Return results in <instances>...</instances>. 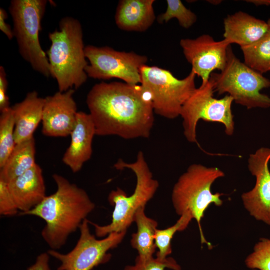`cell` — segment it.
Here are the masks:
<instances>
[{"label":"cell","instance_id":"obj_12","mask_svg":"<svg viewBox=\"0 0 270 270\" xmlns=\"http://www.w3.org/2000/svg\"><path fill=\"white\" fill-rule=\"evenodd\" d=\"M186 60L191 64L192 70L202 79L204 84L209 80L210 74L225 67L230 44L223 39L216 41L208 34H203L196 38H182L180 42Z\"/></svg>","mask_w":270,"mask_h":270},{"label":"cell","instance_id":"obj_18","mask_svg":"<svg viewBox=\"0 0 270 270\" xmlns=\"http://www.w3.org/2000/svg\"><path fill=\"white\" fill-rule=\"evenodd\" d=\"M44 98L33 90L24 98L11 106L14 120V139L17 144L34 136L42 122Z\"/></svg>","mask_w":270,"mask_h":270},{"label":"cell","instance_id":"obj_32","mask_svg":"<svg viewBox=\"0 0 270 270\" xmlns=\"http://www.w3.org/2000/svg\"><path fill=\"white\" fill-rule=\"evenodd\" d=\"M246 2L253 4L256 6H270V0H246Z\"/></svg>","mask_w":270,"mask_h":270},{"label":"cell","instance_id":"obj_11","mask_svg":"<svg viewBox=\"0 0 270 270\" xmlns=\"http://www.w3.org/2000/svg\"><path fill=\"white\" fill-rule=\"evenodd\" d=\"M88 220L85 219L80 227V236L74 248L64 254L50 250L48 253L60 262L57 270H91L108 261V252L116 248L126 232H112L103 239L98 240L91 234Z\"/></svg>","mask_w":270,"mask_h":270},{"label":"cell","instance_id":"obj_26","mask_svg":"<svg viewBox=\"0 0 270 270\" xmlns=\"http://www.w3.org/2000/svg\"><path fill=\"white\" fill-rule=\"evenodd\" d=\"M244 263L252 270H270V239L261 238L255 244L253 252L246 258Z\"/></svg>","mask_w":270,"mask_h":270},{"label":"cell","instance_id":"obj_20","mask_svg":"<svg viewBox=\"0 0 270 270\" xmlns=\"http://www.w3.org/2000/svg\"><path fill=\"white\" fill-rule=\"evenodd\" d=\"M35 154L34 136L16 144L0 168V180L8 183L32 168L36 164Z\"/></svg>","mask_w":270,"mask_h":270},{"label":"cell","instance_id":"obj_8","mask_svg":"<svg viewBox=\"0 0 270 270\" xmlns=\"http://www.w3.org/2000/svg\"><path fill=\"white\" fill-rule=\"evenodd\" d=\"M140 84L149 94L154 112L168 119L180 114L182 106L196 90V75L190 71L178 79L169 70L144 65L140 69Z\"/></svg>","mask_w":270,"mask_h":270},{"label":"cell","instance_id":"obj_24","mask_svg":"<svg viewBox=\"0 0 270 270\" xmlns=\"http://www.w3.org/2000/svg\"><path fill=\"white\" fill-rule=\"evenodd\" d=\"M16 144L14 139V120L11 106L0 112V168L5 163Z\"/></svg>","mask_w":270,"mask_h":270},{"label":"cell","instance_id":"obj_29","mask_svg":"<svg viewBox=\"0 0 270 270\" xmlns=\"http://www.w3.org/2000/svg\"><path fill=\"white\" fill-rule=\"evenodd\" d=\"M8 82L4 68L0 66V111L9 108L10 100L7 94Z\"/></svg>","mask_w":270,"mask_h":270},{"label":"cell","instance_id":"obj_28","mask_svg":"<svg viewBox=\"0 0 270 270\" xmlns=\"http://www.w3.org/2000/svg\"><path fill=\"white\" fill-rule=\"evenodd\" d=\"M18 209L8 189L7 183L0 180V214L12 216Z\"/></svg>","mask_w":270,"mask_h":270},{"label":"cell","instance_id":"obj_34","mask_svg":"<svg viewBox=\"0 0 270 270\" xmlns=\"http://www.w3.org/2000/svg\"></svg>","mask_w":270,"mask_h":270},{"label":"cell","instance_id":"obj_13","mask_svg":"<svg viewBox=\"0 0 270 270\" xmlns=\"http://www.w3.org/2000/svg\"><path fill=\"white\" fill-rule=\"evenodd\" d=\"M270 148L262 147L250 155L248 168L256 178L254 187L242 194L243 205L257 220L270 226Z\"/></svg>","mask_w":270,"mask_h":270},{"label":"cell","instance_id":"obj_15","mask_svg":"<svg viewBox=\"0 0 270 270\" xmlns=\"http://www.w3.org/2000/svg\"><path fill=\"white\" fill-rule=\"evenodd\" d=\"M95 135V126L90 114L78 112L75 126L70 134V144L62 158V162L73 172H79L90 158Z\"/></svg>","mask_w":270,"mask_h":270},{"label":"cell","instance_id":"obj_33","mask_svg":"<svg viewBox=\"0 0 270 270\" xmlns=\"http://www.w3.org/2000/svg\"><path fill=\"white\" fill-rule=\"evenodd\" d=\"M208 2L212 4L216 5L220 3L222 0H208Z\"/></svg>","mask_w":270,"mask_h":270},{"label":"cell","instance_id":"obj_23","mask_svg":"<svg viewBox=\"0 0 270 270\" xmlns=\"http://www.w3.org/2000/svg\"><path fill=\"white\" fill-rule=\"evenodd\" d=\"M192 216L185 213L180 216L177 222L172 226L165 229H156L154 234V244L158 251L156 257L166 258L172 252L171 241L176 232L184 230L192 220Z\"/></svg>","mask_w":270,"mask_h":270},{"label":"cell","instance_id":"obj_3","mask_svg":"<svg viewBox=\"0 0 270 270\" xmlns=\"http://www.w3.org/2000/svg\"><path fill=\"white\" fill-rule=\"evenodd\" d=\"M51 45L46 54L51 76L57 82L58 91L78 89L86 82L88 65L85 54L82 25L71 16L62 18L59 30L48 34Z\"/></svg>","mask_w":270,"mask_h":270},{"label":"cell","instance_id":"obj_19","mask_svg":"<svg viewBox=\"0 0 270 270\" xmlns=\"http://www.w3.org/2000/svg\"><path fill=\"white\" fill-rule=\"evenodd\" d=\"M154 2V0H120L114 16L116 26L126 31H146L156 19Z\"/></svg>","mask_w":270,"mask_h":270},{"label":"cell","instance_id":"obj_1","mask_svg":"<svg viewBox=\"0 0 270 270\" xmlns=\"http://www.w3.org/2000/svg\"><path fill=\"white\" fill-rule=\"evenodd\" d=\"M86 104L96 135L126 140L150 136L154 112L150 96L140 84H96L88 92Z\"/></svg>","mask_w":270,"mask_h":270},{"label":"cell","instance_id":"obj_17","mask_svg":"<svg viewBox=\"0 0 270 270\" xmlns=\"http://www.w3.org/2000/svg\"><path fill=\"white\" fill-rule=\"evenodd\" d=\"M224 40L230 44L240 47L250 45L260 39L268 29L267 22L248 13L238 11L224 20Z\"/></svg>","mask_w":270,"mask_h":270},{"label":"cell","instance_id":"obj_10","mask_svg":"<svg viewBox=\"0 0 270 270\" xmlns=\"http://www.w3.org/2000/svg\"><path fill=\"white\" fill-rule=\"evenodd\" d=\"M84 50L90 62L86 68L88 76L99 80L116 78L128 84H140V69L148 62L146 56L108 46L88 45Z\"/></svg>","mask_w":270,"mask_h":270},{"label":"cell","instance_id":"obj_7","mask_svg":"<svg viewBox=\"0 0 270 270\" xmlns=\"http://www.w3.org/2000/svg\"><path fill=\"white\" fill-rule=\"evenodd\" d=\"M48 2L46 0H12L8 10L20 54L34 70L48 78L51 76L50 66L39 40Z\"/></svg>","mask_w":270,"mask_h":270},{"label":"cell","instance_id":"obj_30","mask_svg":"<svg viewBox=\"0 0 270 270\" xmlns=\"http://www.w3.org/2000/svg\"><path fill=\"white\" fill-rule=\"evenodd\" d=\"M50 255L47 252H43L39 254L36 262L26 270H50L49 266Z\"/></svg>","mask_w":270,"mask_h":270},{"label":"cell","instance_id":"obj_14","mask_svg":"<svg viewBox=\"0 0 270 270\" xmlns=\"http://www.w3.org/2000/svg\"><path fill=\"white\" fill-rule=\"evenodd\" d=\"M74 93V90L72 88L44 98L42 120L44 135L66 137L70 134L78 112Z\"/></svg>","mask_w":270,"mask_h":270},{"label":"cell","instance_id":"obj_21","mask_svg":"<svg viewBox=\"0 0 270 270\" xmlns=\"http://www.w3.org/2000/svg\"><path fill=\"white\" fill-rule=\"evenodd\" d=\"M144 208L141 207L134 214V222L136 224L137 231L132 234L130 244L138 251V256L148 258L153 256L156 252L154 237L158 222L146 215Z\"/></svg>","mask_w":270,"mask_h":270},{"label":"cell","instance_id":"obj_5","mask_svg":"<svg viewBox=\"0 0 270 270\" xmlns=\"http://www.w3.org/2000/svg\"><path fill=\"white\" fill-rule=\"evenodd\" d=\"M224 173L217 167H207L201 164L190 166L174 184L172 201L176 212L180 216L190 214L197 222L202 244L211 246L206 240L201 226V220L206 208L211 204L220 206L223 194L211 190L212 184Z\"/></svg>","mask_w":270,"mask_h":270},{"label":"cell","instance_id":"obj_9","mask_svg":"<svg viewBox=\"0 0 270 270\" xmlns=\"http://www.w3.org/2000/svg\"><path fill=\"white\" fill-rule=\"evenodd\" d=\"M214 83L210 78L205 84L196 88L182 106L184 134L190 142L196 143V128L200 120L223 124L228 136L232 135L234 123L232 110L233 98L226 95L220 99L214 98Z\"/></svg>","mask_w":270,"mask_h":270},{"label":"cell","instance_id":"obj_16","mask_svg":"<svg viewBox=\"0 0 270 270\" xmlns=\"http://www.w3.org/2000/svg\"><path fill=\"white\" fill-rule=\"evenodd\" d=\"M7 184L20 213L32 210L46 196L42 170L37 164Z\"/></svg>","mask_w":270,"mask_h":270},{"label":"cell","instance_id":"obj_6","mask_svg":"<svg viewBox=\"0 0 270 270\" xmlns=\"http://www.w3.org/2000/svg\"><path fill=\"white\" fill-rule=\"evenodd\" d=\"M210 78L214 83V92L218 95L228 93L234 102L248 109L270 107V97L260 92L270 87V80L242 62L230 45L224 68L220 72H213Z\"/></svg>","mask_w":270,"mask_h":270},{"label":"cell","instance_id":"obj_27","mask_svg":"<svg viewBox=\"0 0 270 270\" xmlns=\"http://www.w3.org/2000/svg\"><path fill=\"white\" fill-rule=\"evenodd\" d=\"M168 268L173 270H182L180 266L171 257L161 259L153 256L144 258L138 256L135 264L127 266L124 270H164Z\"/></svg>","mask_w":270,"mask_h":270},{"label":"cell","instance_id":"obj_25","mask_svg":"<svg viewBox=\"0 0 270 270\" xmlns=\"http://www.w3.org/2000/svg\"><path fill=\"white\" fill-rule=\"evenodd\" d=\"M166 3V12L157 17L158 23L168 22L172 18H176L182 27L188 28L196 22V14L187 8L180 0H167Z\"/></svg>","mask_w":270,"mask_h":270},{"label":"cell","instance_id":"obj_22","mask_svg":"<svg viewBox=\"0 0 270 270\" xmlns=\"http://www.w3.org/2000/svg\"><path fill=\"white\" fill-rule=\"evenodd\" d=\"M266 22L268 29L260 39L240 47L244 63L262 74L270 71V18Z\"/></svg>","mask_w":270,"mask_h":270},{"label":"cell","instance_id":"obj_4","mask_svg":"<svg viewBox=\"0 0 270 270\" xmlns=\"http://www.w3.org/2000/svg\"><path fill=\"white\" fill-rule=\"evenodd\" d=\"M114 168L118 170L128 168L132 170L136 178V183L133 194L128 196L119 188L112 190L108 200L114 206L111 222L105 226H100L88 220L94 228L96 235L104 237L112 232H126L134 222L136 211L146 206L156 192L159 183L153 178L142 152L138 153L136 160L128 163L119 158Z\"/></svg>","mask_w":270,"mask_h":270},{"label":"cell","instance_id":"obj_2","mask_svg":"<svg viewBox=\"0 0 270 270\" xmlns=\"http://www.w3.org/2000/svg\"><path fill=\"white\" fill-rule=\"evenodd\" d=\"M52 178L56 185V191L46 196L32 210L20 214L44 220L46 225L41 236L51 250H56L66 244L70 234L80 228L94 208L95 204L84 189L64 176L54 174Z\"/></svg>","mask_w":270,"mask_h":270},{"label":"cell","instance_id":"obj_31","mask_svg":"<svg viewBox=\"0 0 270 270\" xmlns=\"http://www.w3.org/2000/svg\"><path fill=\"white\" fill-rule=\"evenodd\" d=\"M8 18V14L2 8H0V30L4 33L7 38L11 40L14 38L13 31L10 26L7 24L6 20Z\"/></svg>","mask_w":270,"mask_h":270}]
</instances>
